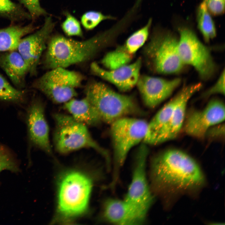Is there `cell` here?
<instances>
[{"mask_svg":"<svg viewBox=\"0 0 225 225\" xmlns=\"http://www.w3.org/2000/svg\"><path fill=\"white\" fill-rule=\"evenodd\" d=\"M82 79L79 73L56 68L36 80L33 86L54 102L65 103L77 95L76 89Z\"/></svg>","mask_w":225,"mask_h":225,"instance_id":"cell-9","label":"cell"},{"mask_svg":"<svg viewBox=\"0 0 225 225\" xmlns=\"http://www.w3.org/2000/svg\"><path fill=\"white\" fill-rule=\"evenodd\" d=\"M66 18L61 27L65 33L69 36H82V32L78 21L70 13H65Z\"/></svg>","mask_w":225,"mask_h":225,"instance_id":"cell-27","label":"cell"},{"mask_svg":"<svg viewBox=\"0 0 225 225\" xmlns=\"http://www.w3.org/2000/svg\"><path fill=\"white\" fill-rule=\"evenodd\" d=\"M54 26L52 18L47 17L42 27L35 33L20 40L17 50L26 62L29 72L36 73L41 56L46 47V43Z\"/></svg>","mask_w":225,"mask_h":225,"instance_id":"cell-12","label":"cell"},{"mask_svg":"<svg viewBox=\"0 0 225 225\" xmlns=\"http://www.w3.org/2000/svg\"><path fill=\"white\" fill-rule=\"evenodd\" d=\"M133 55L123 45L108 52L102 58L101 63L108 70L115 69L129 64Z\"/></svg>","mask_w":225,"mask_h":225,"instance_id":"cell-22","label":"cell"},{"mask_svg":"<svg viewBox=\"0 0 225 225\" xmlns=\"http://www.w3.org/2000/svg\"><path fill=\"white\" fill-rule=\"evenodd\" d=\"M116 18L110 15H106L100 12L90 11L83 14L81 18V23L86 30H91L102 22L108 20H115Z\"/></svg>","mask_w":225,"mask_h":225,"instance_id":"cell-25","label":"cell"},{"mask_svg":"<svg viewBox=\"0 0 225 225\" xmlns=\"http://www.w3.org/2000/svg\"><path fill=\"white\" fill-rule=\"evenodd\" d=\"M0 14L12 19L25 18L27 16L18 5L10 0H0Z\"/></svg>","mask_w":225,"mask_h":225,"instance_id":"cell-26","label":"cell"},{"mask_svg":"<svg viewBox=\"0 0 225 225\" xmlns=\"http://www.w3.org/2000/svg\"><path fill=\"white\" fill-rule=\"evenodd\" d=\"M28 9L33 19L45 15L47 12L41 6L39 0H18Z\"/></svg>","mask_w":225,"mask_h":225,"instance_id":"cell-29","label":"cell"},{"mask_svg":"<svg viewBox=\"0 0 225 225\" xmlns=\"http://www.w3.org/2000/svg\"><path fill=\"white\" fill-rule=\"evenodd\" d=\"M208 10L213 15L222 14L225 10V0H203Z\"/></svg>","mask_w":225,"mask_h":225,"instance_id":"cell-31","label":"cell"},{"mask_svg":"<svg viewBox=\"0 0 225 225\" xmlns=\"http://www.w3.org/2000/svg\"><path fill=\"white\" fill-rule=\"evenodd\" d=\"M142 62L139 58L132 63L112 70L104 69L93 62L90 68L95 75L112 84L120 91L126 92L137 84L140 76Z\"/></svg>","mask_w":225,"mask_h":225,"instance_id":"cell-14","label":"cell"},{"mask_svg":"<svg viewBox=\"0 0 225 225\" xmlns=\"http://www.w3.org/2000/svg\"><path fill=\"white\" fill-rule=\"evenodd\" d=\"M64 108L78 121L85 125H97L102 121L93 105L86 98L72 99L64 103Z\"/></svg>","mask_w":225,"mask_h":225,"instance_id":"cell-19","label":"cell"},{"mask_svg":"<svg viewBox=\"0 0 225 225\" xmlns=\"http://www.w3.org/2000/svg\"><path fill=\"white\" fill-rule=\"evenodd\" d=\"M152 22V19L150 18L145 25L127 38L124 45L130 53L133 55L144 44L148 37Z\"/></svg>","mask_w":225,"mask_h":225,"instance_id":"cell-23","label":"cell"},{"mask_svg":"<svg viewBox=\"0 0 225 225\" xmlns=\"http://www.w3.org/2000/svg\"><path fill=\"white\" fill-rule=\"evenodd\" d=\"M85 92V97L95 108L102 121L107 123L110 124L128 115L143 113L133 97L117 92L102 82H90Z\"/></svg>","mask_w":225,"mask_h":225,"instance_id":"cell-4","label":"cell"},{"mask_svg":"<svg viewBox=\"0 0 225 225\" xmlns=\"http://www.w3.org/2000/svg\"><path fill=\"white\" fill-rule=\"evenodd\" d=\"M54 118L56 123L54 141L58 152L65 154L83 148H91L101 154L107 164H110L108 152L93 138L86 125L71 116L57 113Z\"/></svg>","mask_w":225,"mask_h":225,"instance_id":"cell-6","label":"cell"},{"mask_svg":"<svg viewBox=\"0 0 225 225\" xmlns=\"http://www.w3.org/2000/svg\"><path fill=\"white\" fill-rule=\"evenodd\" d=\"M181 82L180 78L167 80L142 75L136 85L145 105L153 108L169 97Z\"/></svg>","mask_w":225,"mask_h":225,"instance_id":"cell-13","label":"cell"},{"mask_svg":"<svg viewBox=\"0 0 225 225\" xmlns=\"http://www.w3.org/2000/svg\"><path fill=\"white\" fill-rule=\"evenodd\" d=\"M198 28L206 42L214 38L216 35L214 22L205 3L203 2L197 10Z\"/></svg>","mask_w":225,"mask_h":225,"instance_id":"cell-21","label":"cell"},{"mask_svg":"<svg viewBox=\"0 0 225 225\" xmlns=\"http://www.w3.org/2000/svg\"><path fill=\"white\" fill-rule=\"evenodd\" d=\"M217 94L222 95L225 94V71L224 70L221 73L218 80L215 84L206 91L203 96L207 97Z\"/></svg>","mask_w":225,"mask_h":225,"instance_id":"cell-30","label":"cell"},{"mask_svg":"<svg viewBox=\"0 0 225 225\" xmlns=\"http://www.w3.org/2000/svg\"><path fill=\"white\" fill-rule=\"evenodd\" d=\"M55 220L68 222L87 211L92 188L90 178L77 170H70L60 175L57 183Z\"/></svg>","mask_w":225,"mask_h":225,"instance_id":"cell-3","label":"cell"},{"mask_svg":"<svg viewBox=\"0 0 225 225\" xmlns=\"http://www.w3.org/2000/svg\"><path fill=\"white\" fill-rule=\"evenodd\" d=\"M218 124L210 128L207 132L205 136L209 138H219L224 136L225 128L224 124Z\"/></svg>","mask_w":225,"mask_h":225,"instance_id":"cell-32","label":"cell"},{"mask_svg":"<svg viewBox=\"0 0 225 225\" xmlns=\"http://www.w3.org/2000/svg\"><path fill=\"white\" fill-rule=\"evenodd\" d=\"M26 118L29 137L32 142L46 152L52 154L49 127L42 104L37 101L33 102L28 110Z\"/></svg>","mask_w":225,"mask_h":225,"instance_id":"cell-15","label":"cell"},{"mask_svg":"<svg viewBox=\"0 0 225 225\" xmlns=\"http://www.w3.org/2000/svg\"><path fill=\"white\" fill-rule=\"evenodd\" d=\"M148 153L147 145L141 144L136 153L132 179L124 200L141 223L145 220L153 200L146 174Z\"/></svg>","mask_w":225,"mask_h":225,"instance_id":"cell-8","label":"cell"},{"mask_svg":"<svg viewBox=\"0 0 225 225\" xmlns=\"http://www.w3.org/2000/svg\"><path fill=\"white\" fill-rule=\"evenodd\" d=\"M225 105L221 100L213 99L202 110H195L185 119V132L190 136L201 138L205 137L210 128L220 124L225 119Z\"/></svg>","mask_w":225,"mask_h":225,"instance_id":"cell-11","label":"cell"},{"mask_svg":"<svg viewBox=\"0 0 225 225\" xmlns=\"http://www.w3.org/2000/svg\"><path fill=\"white\" fill-rule=\"evenodd\" d=\"M150 177L153 188L184 190L200 186L204 177L192 158L180 150L170 149L156 156L152 161Z\"/></svg>","mask_w":225,"mask_h":225,"instance_id":"cell-1","label":"cell"},{"mask_svg":"<svg viewBox=\"0 0 225 225\" xmlns=\"http://www.w3.org/2000/svg\"><path fill=\"white\" fill-rule=\"evenodd\" d=\"M178 49L184 65L192 66L202 79H207L214 73L216 66L208 48L187 28L179 29Z\"/></svg>","mask_w":225,"mask_h":225,"instance_id":"cell-10","label":"cell"},{"mask_svg":"<svg viewBox=\"0 0 225 225\" xmlns=\"http://www.w3.org/2000/svg\"><path fill=\"white\" fill-rule=\"evenodd\" d=\"M110 125L114 166L112 179L108 186L113 188L128 153L133 148L143 141L148 122L143 119L126 116L116 120Z\"/></svg>","mask_w":225,"mask_h":225,"instance_id":"cell-5","label":"cell"},{"mask_svg":"<svg viewBox=\"0 0 225 225\" xmlns=\"http://www.w3.org/2000/svg\"><path fill=\"white\" fill-rule=\"evenodd\" d=\"M34 28L32 25H29L12 26L0 29V52L16 50L22 38Z\"/></svg>","mask_w":225,"mask_h":225,"instance_id":"cell-20","label":"cell"},{"mask_svg":"<svg viewBox=\"0 0 225 225\" xmlns=\"http://www.w3.org/2000/svg\"><path fill=\"white\" fill-rule=\"evenodd\" d=\"M120 25L116 23L109 29L83 41H78L57 35L47 47L44 61L48 68H66L90 59L111 42L121 32Z\"/></svg>","mask_w":225,"mask_h":225,"instance_id":"cell-2","label":"cell"},{"mask_svg":"<svg viewBox=\"0 0 225 225\" xmlns=\"http://www.w3.org/2000/svg\"><path fill=\"white\" fill-rule=\"evenodd\" d=\"M103 216L107 221L116 224L141 223L128 204L125 200L109 198L104 202Z\"/></svg>","mask_w":225,"mask_h":225,"instance_id":"cell-18","label":"cell"},{"mask_svg":"<svg viewBox=\"0 0 225 225\" xmlns=\"http://www.w3.org/2000/svg\"><path fill=\"white\" fill-rule=\"evenodd\" d=\"M178 40L170 33L155 31L143 52L147 65L155 72L172 74L180 72L184 65L180 57Z\"/></svg>","mask_w":225,"mask_h":225,"instance_id":"cell-7","label":"cell"},{"mask_svg":"<svg viewBox=\"0 0 225 225\" xmlns=\"http://www.w3.org/2000/svg\"><path fill=\"white\" fill-rule=\"evenodd\" d=\"M5 170L16 172L18 171L19 168L12 154L6 148L0 145V172Z\"/></svg>","mask_w":225,"mask_h":225,"instance_id":"cell-28","label":"cell"},{"mask_svg":"<svg viewBox=\"0 0 225 225\" xmlns=\"http://www.w3.org/2000/svg\"><path fill=\"white\" fill-rule=\"evenodd\" d=\"M202 86L201 83H197L186 86L183 96L168 122L156 135L152 145L159 144L173 139L178 136L183 125L188 102L192 96L201 89Z\"/></svg>","mask_w":225,"mask_h":225,"instance_id":"cell-16","label":"cell"},{"mask_svg":"<svg viewBox=\"0 0 225 225\" xmlns=\"http://www.w3.org/2000/svg\"><path fill=\"white\" fill-rule=\"evenodd\" d=\"M24 92L13 87L0 73V100L19 102L23 101Z\"/></svg>","mask_w":225,"mask_h":225,"instance_id":"cell-24","label":"cell"},{"mask_svg":"<svg viewBox=\"0 0 225 225\" xmlns=\"http://www.w3.org/2000/svg\"><path fill=\"white\" fill-rule=\"evenodd\" d=\"M0 67L17 86L22 87L29 72L28 64L18 51L0 52Z\"/></svg>","mask_w":225,"mask_h":225,"instance_id":"cell-17","label":"cell"}]
</instances>
